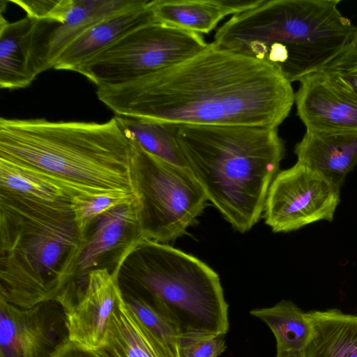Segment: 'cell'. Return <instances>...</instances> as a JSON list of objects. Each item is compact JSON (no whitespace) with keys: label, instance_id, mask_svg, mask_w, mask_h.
Returning <instances> with one entry per match:
<instances>
[{"label":"cell","instance_id":"obj_1","mask_svg":"<svg viewBox=\"0 0 357 357\" xmlns=\"http://www.w3.org/2000/svg\"><path fill=\"white\" fill-rule=\"evenodd\" d=\"M116 116L175 125L276 128L294 104L291 83L274 67L217 46L121 84L97 87Z\"/></svg>","mask_w":357,"mask_h":357},{"label":"cell","instance_id":"obj_2","mask_svg":"<svg viewBox=\"0 0 357 357\" xmlns=\"http://www.w3.org/2000/svg\"><path fill=\"white\" fill-rule=\"evenodd\" d=\"M176 128L181 151L208 200L236 230L249 231L264 213L284 156L278 128L191 124Z\"/></svg>","mask_w":357,"mask_h":357},{"label":"cell","instance_id":"obj_3","mask_svg":"<svg viewBox=\"0 0 357 357\" xmlns=\"http://www.w3.org/2000/svg\"><path fill=\"white\" fill-rule=\"evenodd\" d=\"M0 158L50 174L91 196L137 194L132 144L116 116L103 123L1 117Z\"/></svg>","mask_w":357,"mask_h":357},{"label":"cell","instance_id":"obj_4","mask_svg":"<svg viewBox=\"0 0 357 357\" xmlns=\"http://www.w3.org/2000/svg\"><path fill=\"white\" fill-rule=\"evenodd\" d=\"M340 0H271L231 16L217 46L266 63L290 83L323 70L351 42L356 26Z\"/></svg>","mask_w":357,"mask_h":357},{"label":"cell","instance_id":"obj_5","mask_svg":"<svg viewBox=\"0 0 357 357\" xmlns=\"http://www.w3.org/2000/svg\"><path fill=\"white\" fill-rule=\"evenodd\" d=\"M0 298L23 308L56 301L84 241L72 205L0 195Z\"/></svg>","mask_w":357,"mask_h":357},{"label":"cell","instance_id":"obj_6","mask_svg":"<svg viewBox=\"0 0 357 357\" xmlns=\"http://www.w3.org/2000/svg\"><path fill=\"white\" fill-rule=\"evenodd\" d=\"M131 294L142 299L178 331L180 343L225 335L228 304L218 273L167 243L142 240L132 248Z\"/></svg>","mask_w":357,"mask_h":357},{"label":"cell","instance_id":"obj_7","mask_svg":"<svg viewBox=\"0 0 357 357\" xmlns=\"http://www.w3.org/2000/svg\"><path fill=\"white\" fill-rule=\"evenodd\" d=\"M143 240L167 243L185 234L208 198L189 167L169 163L130 139Z\"/></svg>","mask_w":357,"mask_h":357},{"label":"cell","instance_id":"obj_8","mask_svg":"<svg viewBox=\"0 0 357 357\" xmlns=\"http://www.w3.org/2000/svg\"><path fill=\"white\" fill-rule=\"evenodd\" d=\"M208 44L201 34L155 20L124 36L75 72L97 87L119 85L177 65Z\"/></svg>","mask_w":357,"mask_h":357},{"label":"cell","instance_id":"obj_9","mask_svg":"<svg viewBox=\"0 0 357 357\" xmlns=\"http://www.w3.org/2000/svg\"><path fill=\"white\" fill-rule=\"evenodd\" d=\"M340 188L297 162L273 180L264 208L273 232H289L320 220L332 221L340 202Z\"/></svg>","mask_w":357,"mask_h":357},{"label":"cell","instance_id":"obj_10","mask_svg":"<svg viewBox=\"0 0 357 357\" xmlns=\"http://www.w3.org/2000/svg\"><path fill=\"white\" fill-rule=\"evenodd\" d=\"M119 269H93L82 288L66 290L56 298L63 310L68 340L72 343L86 350L107 344L110 317L123 296Z\"/></svg>","mask_w":357,"mask_h":357},{"label":"cell","instance_id":"obj_11","mask_svg":"<svg viewBox=\"0 0 357 357\" xmlns=\"http://www.w3.org/2000/svg\"><path fill=\"white\" fill-rule=\"evenodd\" d=\"M67 340L58 302L23 308L0 298V357H51Z\"/></svg>","mask_w":357,"mask_h":357},{"label":"cell","instance_id":"obj_12","mask_svg":"<svg viewBox=\"0 0 357 357\" xmlns=\"http://www.w3.org/2000/svg\"><path fill=\"white\" fill-rule=\"evenodd\" d=\"M142 1L71 0L63 22L36 20L33 61L37 75L53 68L63 50L92 26Z\"/></svg>","mask_w":357,"mask_h":357},{"label":"cell","instance_id":"obj_13","mask_svg":"<svg viewBox=\"0 0 357 357\" xmlns=\"http://www.w3.org/2000/svg\"><path fill=\"white\" fill-rule=\"evenodd\" d=\"M299 83L294 103L306 129L357 132V100L336 86L323 70Z\"/></svg>","mask_w":357,"mask_h":357},{"label":"cell","instance_id":"obj_14","mask_svg":"<svg viewBox=\"0 0 357 357\" xmlns=\"http://www.w3.org/2000/svg\"><path fill=\"white\" fill-rule=\"evenodd\" d=\"M140 211L137 196L135 200L105 212L94 222L93 231L86 235L81 247L72 282L84 285L88 273L95 269L107 254L122 247L128 248L143 240Z\"/></svg>","mask_w":357,"mask_h":357},{"label":"cell","instance_id":"obj_15","mask_svg":"<svg viewBox=\"0 0 357 357\" xmlns=\"http://www.w3.org/2000/svg\"><path fill=\"white\" fill-rule=\"evenodd\" d=\"M294 153L297 162L341 188L357 165V132L306 129Z\"/></svg>","mask_w":357,"mask_h":357},{"label":"cell","instance_id":"obj_16","mask_svg":"<svg viewBox=\"0 0 357 357\" xmlns=\"http://www.w3.org/2000/svg\"><path fill=\"white\" fill-rule=\"evenodd\" d=\"M149 1L110 15L92 26L73 41L60 54L55 70H73L116 41L155 18L149 7Z\"/></svg>","mask_w":357,"mask_h":357},{"label":"cell","instance_id":"obj_17","mask_svg":"<svg viewBox=\"0 0 357 357\" xmlns=\"http://www.w3.org/2000/svg\"><path fill=\"white\" fill-rule=\"evenodd\" d=\"M264 0H153L149 7L155 20L183 30L208 34L229 15L240 14Z\"/></svg>","mask_w":357,"mask_h":357},{"label":"cell","instance_id":"obj_18","mask_svg":"<svg viewBox=\"0 0 357 357\" xmlns=\"http://www.w3.org/2000/svg\"><path fill=\"white\" fill-rule=\"evenodd\" d=\"M37 20L26 15L13 22L0 15V86L17 89L38 76L33 61Z\"/></svg>","mask_w":357,"mask_h":357},{"label":"cell","instance_id":"obj_19","mask_svg":"<svg viewBox=\"0 0 357 357\" xmlns=\"http://www.w3.org/2000/svg\"><path fill=\"white\" fill-rule=\"evenodd\" d=\"M0 192L40 202L67 204H72L77 195L91 196L63 179L3 158H0Z\"/></svg>","mask_w":357,"mask_h":357},{"label":"cell","instance_id":"obj_20","mask_svg":"<svg viewBox=\"0 0 357 357\" xmlns=\"http://www.w3.org/2000/svg\"><path fill=\"white\" fill-rule=\"evenodd\" d=\"M306 314L311 336L305 357H357V315L335 308Z\"/></svg>","mask_w":357,"mask_h":357},{"label":"cell","instance_id":"obj_21","mask_svg":"<svg viewBox=\"0 0 357 357\" xmlns=\"http://www.w3.org/2000/svg\"><path fill=\"white\" fill-rule=\"evenodd\" d=\"M111 318L127 357H181L180 346L168 342L147 327L123 296Z\"/></svg>","mask_w":357,"mask_h":357},{"label":"cell","instance_id":"obj_22","mask_svg":"<svg viewBox=\"0 0 357 357\" xmlns=\"http://www.w3.org/2000/svg\"><path fill=\"white\" fill-rule=\"evenodd\" d=\"M252 315L263 321L273 332L278 352H303L311 336V325L305 312L290 301L272 307L257 308Z\"/></svg>","mask_w":357,"mask_h":357},{"label":"cell","instance_id":"obj_23","mask_svg":"<svg viewBox=\"0 0 357 357\" xmlns=\"http://www.w3.org/2000/svg\"><path fill=\"white\" fill-rule=\"evenodd\" d=\"M129 139L153 155L176 165L189 167L176 137V125L144 119L115 116Z\"/></svg>","mask_w":357,"mask_h":357},{"label":"cell","instance_id":"obj_24","mask_svg":"<svg viewBox=\"0 0 357 357\" xmlns=\"http://www.w3.org/2000/svg\"><path fill=\"white\" fill-rule=\"evenodd\" d=\"M137 194L123 192L86 196H76L72 202L74 220L82 239L85 240L88 231L94 222L110 209L135 200Z\"/></svg>","mask_w":357,"mask_h":357},{"label":"cell","instance_id":"obj_25","mask_svg":"<svg viewBox=\"0 0 357 357\" xmlns=\"http://www.w3.org/2000/svg\"><path fill=\"white\" fill-rule=\"evenodd\" d=\"M323 71L336 86L357 100V47L350 43Z\"/></svg>","mask_w":357,"mask_h":357},{"label":"cell","instance_id":"obj_26","mask_svg":"<svg viewBox=\"0 0 357 357\" xmlns=\"http://www.w3.org/2000/svg\"><path fill=\"white\" fill-rule=\"evenodd\" d=\"M142 321L160 337L180 346L181 337L177 330L165 318L140 298L123 296Z\"/></svg>","mask_w":357,"mask_h":357},{"label":"cell","instance_id":"obj_27","mask_svg":"<svg viewBox=\"0 0 357 357\" xmlns=\"http://www.w3.org/2000/svg\"><path fill=\"white\" fill-rule=\"evenodd\" d=\"M227 348L225 335H218L180 343L181 357H218Z\"/></svg>","mask_w":357,"mask_h":357},{"label":"cell","instance_id":"obj_28","mask_svg":"<svg viewBox=\"0 0 357 357\" xmlns=\"http://www.w3.org/2000/svg\"><path fill=\"white\" fill-rule=\"evenodd\" d=\"M51 357H127V355L124 349L112 340L99 349L86 350L67 340Z\"/></svg>","mask_w":357,"mask_h":357},{"label":"cell","instance_id":"obj_29","mask_svg":"<svg viewBox=\"0 0 357 357\" xmlns=\"http://www.w3.org/2000/svg\"><path fill=\"white\" fill-rule=\"evenodd\" d=\"M275 357H305L303 352H278Z\"/></svg>","mask_w":357,"mask_h":357},{"label":"cell","instance_id":"obj_30","mask_svg":"<svg viewBox=\"0 0 357 357\" xmlns=\"http://www.w3.org/2000/svg\"><path fill=\"white\" fill-rule=\"evenodd\" d=\"M351 44L357 47V26H356L354 34L352 36Z\"/></svg>","mask_w":357,"mask_h":357}]
</instances>
